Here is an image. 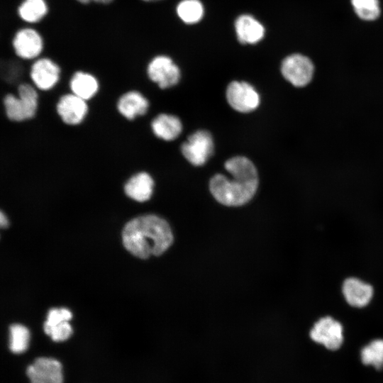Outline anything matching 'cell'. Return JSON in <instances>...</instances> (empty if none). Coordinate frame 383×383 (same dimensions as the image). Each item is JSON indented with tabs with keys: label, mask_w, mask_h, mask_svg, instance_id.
I'll return each mask as SVG.
<instances>
[{
	"label": "cell",
	"mask_w": 383,
	"mask_h": 383,
	"mask_svg": "<svg viewBox=\"0 0 383 383\" xmlns=\"http://www.w3.org/2000/svg\"><path fill=\"white\" fill-rule=\"evenodd\" d=\"M309 335L315 343L328 350H336L343 343V327L333 317L324 316L313 324Z\"/></svg>",
	"instance_id": "52a82bcc"
},
{
	"label": "cell",
	"mask_w": 383,
	"mask_h": 383,
	"mask_svg": "<svg viewBox=\"0 0 383 383\" xmlns=\"http://www.w3.org/2000/svg\"><path fill=\"white\" fill-rule=\"evenodd\" d=\"M147 74L149 79L162 89L176 85L181 72L171 58L165 55L154 57L148 64Z\"/></svg>",
	"instance_id": "9c48e42d"
},
{
	"label": "cell",
	"mask_w": 383,
	"mask_h": 383,
	"mask_svg": "<svg viewBox=\"0 0 383 383\" xmlns=\"http://www.w3.org/2000/svg\"><path fill=\"white\" fill-rule=\"evenodd\" d=\"M143 1H160V0H143Z\"/></svg>",
	"instance_id": "83f0119b"
},
{
	"label": "cell",
	"mask_w": 383,
	"mask_h": 383,
	"mask_svg": "<svg viewBox=\"0 0 383 383\" xmlns=\"http://www.w3.org/2000/svg\"><path fill=\"white\" fill-rule=\"evenodd\" d=\"M154 187L155 180L152 175L148 172L140 171L126 180L123 192L128 198L138 202H145L151 198Z\"/></svg>",
	"instance_id": "4fadbf2b"
},
{
	"label": "cell",
	"mask_w": 383,
	"mask_h": 383,
	"mask_svg": "<svg viewBox=\"0 0 383 383\" xmlns=\"http://www.w3.org/2000/svg\"><path fill=\"white\" fill-rule=\"evenodd\" d=\"M45 333L54 341H64L70 337L72 329L68 321H63L45 331Z\"/></svg>",
	"instance_id": "d4e9b609"
},
{
	"label": "cell",
	"mask_w": 383,
	"mask_h": 383,
	"mask_svg": "<svg viewBox=\"0 0 383 383\" xmlns=\"http://www.w3.org/2000/svg\"><path fill=\"white\" fill-rule=\"evenodd\" d=\"M9 348L16 354L25 352L28 346L30 334L28 328L21 324L10 326Z\"/></svg>",
	"instance_id": "7402d4cb"
},
{
	"label": "cell",
	"mask_w": 383,
	"mask_h": 383,
	"mask_svg": "<svg viewBox=\"0 0 383 383\" xmlns=\"http://www.w3.org/2000/svg\"><path fill=\"white\" fill-rule=\"evenodd\" d=\"M342 292L350 306L363 308L372 300L374 289L372 285L359 278L348 277L343 282Z\"/></svg>",
	"instance_id": "5bb4252c"
},
{
	"label": "cell",
	"mask_w": 383,
	"mask_h": 383,
	"mask_svg": "<svg viewBox=\"0 0 383 383\" xmlns=\"http://www.w3.org/2000/svg\"><path fill=\"white\" fill-rule=\"evenodd\" d=\"M364 365H372L377 370L383 369V339H375L364 346L360 352Z\"/></svg>",
	"instance_id": "d6986e66"
},
{
	"label": "cell",
	"mask_w": 383,
	"mask_h": 383,
	"mask_svg": "<svg viewBox=\"0 0 383 383\" xmlns=\"http://www.w3.org/2000/svg\"><path fill=\"white\" fill-rule=\"evenodd\" d=\"M60 69L52 60L40 58L31 66L30 77L33 85L41 91L52 89L60 80Z\"/></svg>",
	"instance_id": "30bf717a"
},
{
	"label": "cell",
	"mask_w": 383,
	"mask_h": 383,
	"mask_svg": "<svg viewBox=\"0 0 383 383\" xmlns=\"http://www.w3.org/2000/svg\"><path fill=\"white\" fill-rule=\"evenodd\" d=\"M69 87L70 92L88 101L98 94L99 83L91 74L77 71L70 78Z\"/></svg>",
	"instance_id": "e0dca14e"
},
{
	"label": "cell",
	"mask_w": 383,
	"mask_h": 383,
	"mask_svg": "<svg viewBox=\"0 0 383 383\" xmlns=\"http://www.w3.org/2000/svg\"><path fill=\"white\" fill-rule=\"evenodd\" d=\"M26 374L30 383H62V365L49 357H38L29 365Z\"/></svg>",
	"instance_id": "8fae6325"
},
{
	"label": "cell",
	"mask_w": 383,
	"mask_h": 383,
	"mask_svg": "<svg viewBox=\"0 0 383 383\" xmlns=\"http://www.w3.org/2000/svg\"><path fill=\"white\" fill-rule=\"evenodd\" d=\"M77 1L82 4H87L90 1H94L97 3H101V4H109L113 0H77Z\"/></svg>",
	"instance_id": "4316f807"
},
{
	"label": "cell",
	"mask_w": 383,
	"mask_h": 383,
	"mask_svg": "<svg viewBox=\"0 0 383 383\" xmlns=\"http://www.w3.org/2000/svg\"><path fill=\"white\" fill-rule=\"evenodd\" d=\"M177 14L186 23H195L204 15V8L199 0H183L177 6Z\"/></svg>",
	"instance_id": "44dd1931"
},
{
	"label": "cell",
	"mask_w": 383,
	"mask_h": 383,
	"mask_svg": "<svg viewBox=\"0 0 383 383\" xmlns=\"http://www.w3.org/2000/svg\"><path fill=\"white\" fill-rule=\"evenodd\" d=\"M47 13L44 0H25L18 8V14L25 21L35 23Z\"/></svg>",
	"instance_id": "ffe728a7"
},
{
	"label": "cell",
	"mask_w": 383,
	"mask_h": 383,
	"mask_svg": "<svg viewBox=\"0 0 383 383\" xmlns=\"http://www.w3.org/2000/svg\"><path fill=\"white\" fill-rule=\"evenodd\" d=\"M173 240L168 223L153 214L133 218L126 224L122 232L124 247L140 259L162 255L171 246Z\"/></svg>",
	"instance_id": "7a4b0ae2"
},
{
	"label": "cell",
	"mask_w": 383,
	"mask_h": 383,
	"mask_svg": "<svg viewBox=\"0 0 383 383\" xmlns=\"http://www.w3.org/2000/svg\"><path fill=\"white\" fill-rule=\"evenodd\" d=\"M150 102L138 90H128L121 94L116 103L117 112L125 119L133 121L144 116L148 111Z\"/></svg>",
	"instance_id": "7c38bea8"
},
{
	"label": "cell",
	"mask_w": 383,
	"mask_h": 383,
	"mask_svg": "<svg viewBox=\"0 0 383 383\" xmlns=\"http://www.w3.org/2000/svg\"><path fill=\"white\" fill-rule=\"evenodd\" d=\"M182 123L175 115L161 113L150 122L153 135L165 141H172L179 137L182 131Z\"/></svg>",
	"instance_id": "2e32d148"
},
{
	"label": "cell",
	"mask_w": 383,
	"mask_h": 383,
	"mask_svg": "<svg viewBox=\"0 0 383 383\" xmlns=\"http://www.w3.org/2000/svg\"><path fill=\"white\" fill-rule=\"evenodd\" d=\"M55 110L61 121L67 125H80L89 112L87 101L72 92L61 95L55 105Z\"/></svg>",
	"instance_id": "ba28073f"
},
{
	"label": "cell",
	"mask_w": 383,
	"mask_h": 383,
	"mask_svg": "<svg viewBox=\"0 0 383 383\" xmlns=\"http://www.w3.org/2000/svg\"><path fill=\"white\" fill-rule=\"evenodd\" d=\"M280 70L283 77L290 84L296 88H303L312 81L315 67L307 56L294 53L283 60Z\"/></svg>",
	"instance_id": "5b68a950"
},
{
	"label": "cell",
	"mask_w": 383,
	"mask_h": 383,
	"mask_svg": "<svg viewBox=\"0 0 383 383\" xmlns=\"http://www.w3.org/2000/svg\"><path fill=\"white\" fill-rule=\"evenodd\" d=\"M214 150V141L206 130H197L189 135L181 145L183 157L196 167L206 164Z\"/></svg>",
	"instance_id": "277c9868"
},
{
	"label": "cell",
	"mask_w": 383,
	"mask_h": 383,
	"mask_svg": "<svg viewBox=\"0 0 383 383\" xmlns=\"http://www.w3.org/2000/svg\"><path fill=\"white\" fill-rule=\"evenodd\" d=\"M72 316L70 311L65 308L50 309L43 326L44 331L63 321H70Z\"/></svg>",
	"instance_id": "cb8c5ba5"
},
{
	"label": "cell",
	"mask_w": 383,
	"mask_h": 383,
	"mask_svg": "<svg viewBox=\"0 0 383 383\" xmlns=\"http://www.w3.org/2000/svg\"><path fill=\"white\" fill-rule=\"evenodd\" d=\"M238 40L243 44H255L264 36L262 25L250 15L239 16L235 23Z\"/></svg>",
	"instance_id": "ac0fdd59"
},
{
	"label": "cell",
	"mask_w": 383,
	"mask_h": 383,
	"mask_svg": "<svg viewBox=\"0 0 383 383\" xmlns=\"http://www.w3.org/2000/svg\"><path fill=\"white\" fill-rule=\"evenodd\" d=\"M351 4L355 13L362 20L374 21L380 15L379 0H351Z\"/></svg>",
	"instance_id": "603a6c76"
},
{
	"label": "cell",
	"mask_w": 383,
	"mask_h": 383,
	"mask_svg": "<svg viewBox=\"0 0 383 383\" xmlns=\"http://www.w3.org/2000/svg\"><path fill=\"white\" fill-rule=\"evenodd\" d=\"M0 225L1 228H7L9 226V221L2 211L0 213Z\"/></svg>",
	"instance_id": "484cf974"
},
{
	"label": "cell",
	"mask_w": 383,
	"mask_h": 383,
	"mask_svg": "<svg viewBox=\"0 0 383 383\" xmlns=\"http://www.w3.org/2000/svg\"><path fill=\"white\" fill-rule=\"evenodd\" d=\"M38 104V90L26 82L18 84L16 94L8 93L3 98L5 115L14 123L33 119L37 114Z\"/></svg>",
	"instance_id": "3957f363"
},
{
	"label": "cell",
	"mask_w": 383,
	"mask_h": 383,
	"mask_svg": "<svg viewBox=\"0 0 383 383\" xmlns=\"http://www.w3.org/2000/svg\"><path fill=\"white\" fill-rule=\"evenodd\" d=\"M226 98L230 106L240 113H250L258 108L260 96L256 89L244 81H233L228 84Z\"/></svg>",
	"instance_id": "8992f818"
},
{
	"label": "cell",
	"mask_w": 383,
	"mask_h": 383,
	"mask_svg": "<svg viewBox=\"0 0 383 383\" xmlns=\"http://www.w3.org/2000/svg\"><path fill=\"white\" fill-rule=\"evenodd\" d=\"M16 54L23 59H33L40 55L43 48L40 35L30 28L18 31L13 40Z\"/></svg>",
	"instance_id": "9a60e30c"
},
{
	"label": "cell",
	"mask_w": 383,
	"mask_h": 383,
	"mask_svg": "<svg viewBox=\"0 0 383 383\" xmlns=\"http://www.w3.org/2000/svg\"><path fill=\"white\" fill-rule=\"evenodd\" d=\"M224 168L231 177L214 174L209 181L213 198L227 206L245 204L255 196L259 186V176L254 163L248 157L237 155L228 159Z\"/></svg>",
	"instance_id": "6da1fadb"
}]
</instances>
